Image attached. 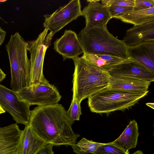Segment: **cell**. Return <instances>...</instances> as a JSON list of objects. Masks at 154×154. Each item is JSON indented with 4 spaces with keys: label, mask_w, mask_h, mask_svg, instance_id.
Segmentation results:
<instances>
[{
    "label": "cell",
    "mask_w": 154,
    "mask_h": 154,
    "mask_svg": "<svg viewBox=\"0 0 154 154\" xmlns=\"http://www.w3.org/2000/svg\"><path fill=\"white\" fill-rule=\"evenodd\" d=\"M74 122L64 107L57 103L38 106L30 111L29 125L48 144L72 146L80 136L72 130Z\"/></svg>",
    "instance_id": "1"
},
{
    "label": "cell",
    "mask_w": 154,
    "mask_h": 154,
    "mask_svg": "<svg viewBox=\"0 0 154 154\" xmlns=\"http://www.w3.org/2000/svg\"><path fill=\"white\" fill-rule=\"evenodd\" d=\"M75 69L72 81V97L81 103L84 99L108 88L110 76L81 57L72 59Z\"/></svg>",
    "instance_id": "2"
},
{
    "label": "cell",
    "mask_w": 154,
    "mask_h": 154,
    "mask_svg": "<svg viewBox=\"0 0 154 154\" xmlns=\"http://www.w3.org/2000/svg\"><path fill=\"white\" fill-rule=\"evenodd\" d=\"M84 53L107 54L128 59V47L122 40L114 37L108 31L107 25L85 27L77 35Z\"/></svg>",
    "instance_id": "3"
},
{
    "label": "cell",
    "mask_w": 154,
    "mask_h": 154,
    "mask_svg": "<svg viewBox=\"0 0 154 154\" xmlns=\"http://www.w3.org/2000/svg\"><path fill=\"white\" fill-rule=\"evenodd\" d=\"M5 48L11 67V87L17 92L30 85V63L27 56V42L16 32L11 35Z\"/></svg>",
    "instance_id": "4"
},
{
    "label": "cell",
    "mask_w": 154,
    "mask_h": 154,
    "mask_svg": "<svg viewBox=\"0 0 154 154\" xmlns=\"http://www.w3.org/2000/svg\"><path fill=\"white\" fill-rule=\"evenodd\" d=\"M145 91H130L107 88L88 97L91 112L107 113L128 109L147 95Z\"/></svg>",
    "instance_id": "5"
},
{
    "label": "cell",
    "mask_w": 154,
    "mask_h": 154,
    "mask_svg": "<svg viewBox=\"0 0 154 154\" xmlns=\"http://www.w3.org/2000/svg\"><path fill=\"white\" fill-rule=\"evenodd\" d=\"M45 28L35 40L27 42V48L30 54V85L48 83L43 72L46 51L50 46L53 35Z\"/></svg>",
    "instance_id": "6"
},
{
    "label": "cell",
    "mask_w": 154,
    "mask_h": 154,
    "mask_svg": "<svg viewBox=\"0 0 154 154\" xmlns=\"http://www.w3.org/2000/svg\"><path fill=\"white\" fill-rule=\"evenodd\" d=\"M17 93L20 98L30 106H42L58 103L61 98L57 88L49 82L30 85Z\"/></svg>",
    "instance_id": "7"
},
{
    "label": "cell",
    "mask_w": 154,
    "mask_h": 154,
    "mask_svg": "<svg viewBox=\"0 0 154 154\" xmlns=\"http://www.w3.org/2000/svg\"><path fill=\"white\" fill-rule=\"evenodd\" d=\"M82 16L79 0H72L50 14H45L44 27L54 35L72 21Z\"/></svg>",
    "instance_id": "8"
},
{
    "label": "cell",
    "mask_w": 154,
    "mask_h": 154,
    "mask_svg": "<svg viewBox=\"0 0 154 154\" xmlns=\"http://www.w3.org/2000/svg\"><path fill=\"white\" fill-rule=\"evenodd\" d=\"M0 106L12 116L17 123L29 124L30 106L20 98L17 92L1 84Z\"/></svg>",
    "instance_id": "9"
},
{
    "label": "cell",
    "mask_w": 154,
    "mask_h": 154,
    "mask_svg": "<svg viewBox=\"0 0 154 154\" xmlns=\"http://www.w3.org/2000/svg\"><path fill=\"white\" fill-rule=\"evenodd\" d=\"M108 72L111 76L131 77L150 83L154 80V72L129 57L114 66Z\"/></svg>",
    "instance_id": "10"
},
{
    "label": "cell",
    "mask_w": 154,
    "mask_h": 154,
    "mask_svg": "<svg viewBox=\"0 0 154 154\" xmlns=\"http://www.w3.org/2000/svg\"><path fill=\"white\" fill-rule=\"evenodd\" d=\"M55 51L62 57L63 60L73 59L84 53L77 35L74 31L66 30L63 35L54 43Z\"/></svg>",
    "instance_id": "11"
},
{
    "label": "cell",
    "mask_w": 154,
    "mask_h": 154,
    "mask_svg": "<svg viewBox=\"0 0 154 154\" xmlns=\"http://www.w3.org/2000/svg\"><path fill=\"white\" fill-rule=\"evenodd\" d=\"M82 16L85 19L87 27L107 25L112 18L107 6L99 2L88 3L82 11Z\"/></svg>",
    "instance_id": "12"
},
{
    "label": "cell",
    "mask_w": 154,
    "mask_h": 154,
    "mask_svg": "<svg viewBox=\"0 0 154 154\" xmlns=\"http://www.w3.org/2000/svg\"><path fill=\"white\" fill-rule=\"evenodd\" d=\"M22 131L17 123L0 128V154H18Z\"/></svg>",
    "instance_id": "13"
},
{
    "label": "cell",
    "mask_w": 154,
    "mask_h": 154,
    "mask_svg": "<svg viewBox=\"0 0 154 154\" xmlns=\"http://www.w3.org/2000/svg\"><path fill=\"white\" fill-rule=\"evenodd\" d=\"M122 40L128 47L154 41V21L134 26L126 31Z\"/></svg>",
    "instance_id": "14"
},
{
    "label": "cell",
    "mask_w": 154,
    "mask_h": 154,
    "mask_svg": "<svg viewBox=\"0 0 154 154\" xmlns=\"http://www.w3.org/2000/svg\"><path fill=\"white\" fill-rule=\"evenodd\" d=\"M129 57L154 72V41L128 47Z\"/></svg>",
    "instance_id": "15"
},
{
    "label": "cell",
    "mask_w": 154,
    "mask_h": 154,
    "mask_svg": "<svg viewBox=\"0 0 154 154\" xmlns=\"http://www.w3.org/2000/svg\"><path fill=\"white\" fill-rule=\"evenodd\" d=\"M47 144L29 125H25L22 131L18 154H35Z\"/></svg>",
    "instance_id": "16"
},
{
    "label": "cell",
    "mask_w": 154,
    "mask_h": 154,
    "mask_svg": "<svg viewBox=\"0 0 154 154\" xmlns=\"http://www.w3.org/2000/svg\"><path fill=\"white\" fill-rule=\"evenodd\" d=\"M150 82L136 78L126 76H111L109 88L130 91H148Z\"/></svg>",
    "instance_id": "17"
},
{
    "label": "cell",
    "mask_w": 154,
    "mask_h": 154,
    "mask_svg": "<svg viewBox=\"0 0 154 154\" xmlns=\"http://www.w3.org/2000/svg\"><path fill=\"white\" fill-rule=\"evenodd\" d=\"M136 121H131L119 137L113 142L112 144L123 150L128 152L130 149L136 147L139 133Z\"/></svg>",
    "instance_id": "18"
},
{
    "label": "cell",
    "mask_w": 154,
    "mask_h": 154,
    "mask_svg": "<svg viewBox=\"0 0 154 154\" xmlns=\"http://www.w3.org/2000/svg\"><path fill=\"white\" fill-rule=\"evenodd\" d=\"M82 57L94 66L107 72L114 66L124 62L128 59L107 54L83 53Z\"/></svg>",
    "instance_id": "19"
},
{
    "label": "cell",
    "mask_w": 154,
    "mask_h": 154,
    "mask_svg": "<svg viewBox=\"0 0 154 154\" xmlns=\"http://www.w3.org/2000/svg\"><path fill=\"white\" fill-rule=\"evenodd\" d=\"M114 18L134 26L154 21V7L143 10L132 11Z\"/></svg>",
    "instance_id": "20"
},
{
    "label": "cell",
    "mask_w": 154,
    "mask_h": 154,
    "mask_svg": "<svg viewBox=\"0 0 154 154\" xmlns=\"http://www.w3.org/2000/svg\"><path fill=\"white\" fill-rule=\"evenodd\" d=\"M104 144L95 142L83 137L76 144L81 151L87 153H94L98 147Z\"/></svg>",
    "instance_id": "21"
},
{
    "label": "cell",
    "mask_w": 154,
    "mask_h": 154,
    "mask_svg": "<svg viewBox=\"0 0 154 154\" xmlns=\"http://www.w3.org/2000/svg\"><path fill=\"white\" fill-rule=\"evenodd\" d=\"M95 154H129V152L111 144L110 142L100 146L94 152Z\"/></svg>",
    "instance_id": "22"
},
{
    "label": "cell",
    "mask_w": 154,
    "mask_h": 154,
    "mask_svg": "<svg viewBox=\"0 0 154 154\" xmlns=\"http://www.w3.org/2000/svg\"><path fill=\"white\" fill-rule=\"evenodd\" d=\"M67 111L69 117L73 121L79 120L82 114L81 103L72 97L69 108Z\"/></svg>",
    "instance_id": "23"
},
{
    "label": "cell",
    "mask_w": 154,
    "mask_h": 154,
    "mask_svg": "<svg viewBox=\"0 0 154 154\" xmlns=\"http://www.w3.org/2000/svg\"><path fill=\"white\" fill-rule=\"evenodd\" d=\"M107 7L112 18L132 11L133 8L112 5Z\"/></svg>",
    "instance_id": "24"
},
{
    "label": "cell",
    "mask_w": 154,
    "mask_h": 154,
    "mask_svg": "<svg viewBox=\"0 0 154 154\" xmlns=\"http://www.w3.org/2000/svg\"><path fill=\"white\" fill-rule=\"evenodd\" d=\"M102 4L107 6H116L133 7L134 0H103Z\"/></svg>",
    "instance_id": "25"
},
{
    "label": "cell",
    "mask_w": 154,
    "mask_h": 154,
    "mask_svg": "<svg viewBox=\"0 0 154 154\" xmlns=\"http://www.w3.org/2000/svg\"><path fill=\"white\" fill-rule=\"evenodd\" d=\"M154 7V0H134L133 11L143 10Z\"/></svg>",
    "instance_id": "26"
},
{
    "label": "cell",
    "mask_w": 154,
    "mask_h": 154,
    "mask_svg": "<svg viewBox=\"0 0 154 154\" xmlns=\"http://www.w3.org/2000/svg\"><path fill=\"white\" fill-rule=\"evenodd\" d=\"M53 146L51 144H47L35 154H54L52 150Z\"/></svg>",
    "instance_id": "27"
},
{
    "label": "cell",
    "mask_w": 154,
    "mask_h": 154,
    "mask_svg": "<svg viewBox=\"0 0 154 154\" xmlns=\"http://www.w3.org/2000/svg\"><path fill=\"white\" fill-rule=\"evenodd\" d=\"M71 146L73 152L76 154H95L93 153H87L81 151L76 146V143Z\"/></svg>",
    "instance_id": "28"
},
{
    "label": "cell",
    "mask_w": 154,
    "mask_h": 154,
    "mask_svg": "<svg viewBox=\"0 0 154 154\" xmlns=\"http://www.w3.org/2000/svg\"><path fill=\"white\" fill-rule=\"evenodd\" d=\"M6 35V32L0 26V46L3 43Z\"/></svg>",
    "instance_id": "29"
},
{
    "label": "cell",
    "mask_w": 154,
    "mask_h": 154,
    "mask_svg": "<svg viewBox=\"0 0 154 154\" xmlns=\"http://www.w3.org/2000/svg\"><path fill=\"white\" fill-rule=\"evenodd\" d=\"M6 74L0 68V82L5 78Z\"/></svg>",
    "instance_id": "30"
},
{
    "label": "cell",
    "mask_w": 154,
    "mask_h": 154,
    "mask_svg": "<svg viewBox=\"0 0 154 154\" xmlns=\"http://www.w3.org/2000/svg\"><path fill=\"white\" fill-rule=\"evenodd\" d=\"M146 104L149 107L153 109H154V104L153 103H146Z\"/></svg>",
    "instance_id": "31"
},
{
    "label": "cell",
    "mask_w": 154,
    "mask_h": 154,
    "mask_svg": "<svg viewBox=\"0 0 154 154\" xmlns=\"http://www.w3.org/2000/svg\"><path fill=\"white\" fill-rule=\"evenodd\" d=\"M131 154H144V153L141 150H138L134 152Z\"/></svg>",
    "instance_id": "32"
},
{
    "label": "cell",
    "mask_w": 154,
    "mask_h": 154,
    "mask_svg": "<svg viewBox=\"0 0 154 154\" xmlns=\"http://www.w3.org/2000/svg\"><path fill=\"white\" fill-rule=\"evenodd\" d=\"M100 1V0H88L87 2L88 3H95L96 2H99Z\"/></svg>",
    "instance_id": "33"
},
{
    "label": "cell",
    "mask_w": 154,
    "mask_h": 154,
    "mask_svg": "<svg viewBox=\"0 0 154 154\" xmlns=\"http://www.w3.org/2000/svg\"><path fill=\"white\" fill-rule=\"evenodd\" d=\"M5 111L0 106V114L2 113H5Z\"/></svg>",
    "instance_id": "34"
},
{
    "label": "cell",
    "mask_w": 154,
    "mask_h": 154,
    "mask_svg": "<svg viewBox=\"0 0 154 154\" xmlns=\"http://www.w3.org/2000/svg\"><path fill=\"white\" fill-rule=\"evenodd\" d=\"M6 1V0H0V3L4 2L5 1Z\"/></svg>",
    "instance_id": "35"
},
{
    "label": "cell",
    "mask_w": 154,
    "mask_h": 154,
    "mask_svg": "<svg viewBox=\"0 0 154 154\" xmlns=\"http://www.w3.org/2000/svg\"><path fill=\"white\" fill-rule=\"evenodd\" d=\"M0 19H1L2 20V19L0 17Z\"/></svg>",
    "instance_id": "36"
}]
</instances>
